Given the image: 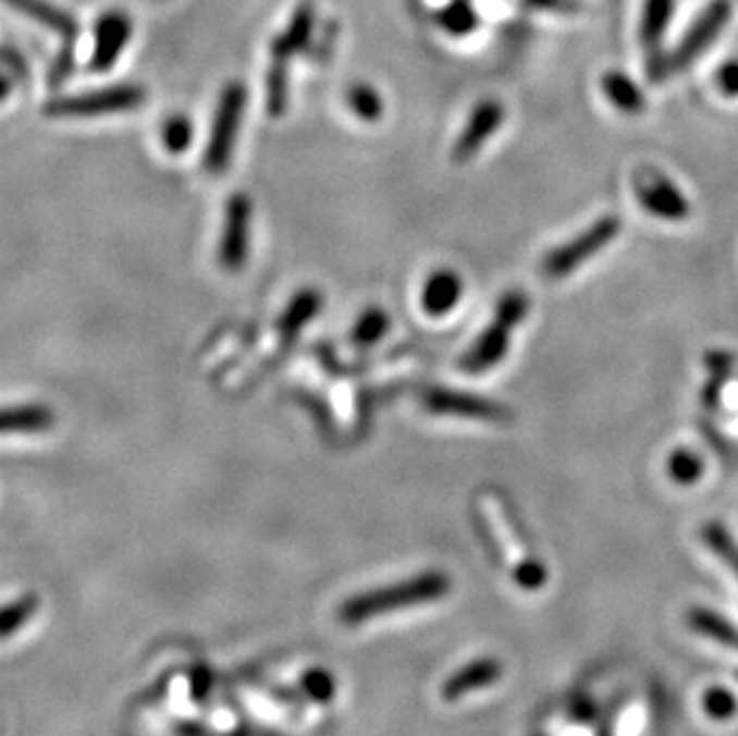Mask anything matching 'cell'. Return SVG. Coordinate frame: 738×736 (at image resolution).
I'll list each match as a JSON object with an SVG mask.
<instances>
[{"label": "cell", "mask_w": 738, "mask_h": 736, "mask_svg": "<svg viewBox=\"0 0 738 736\" xmlns=\"http://www.w3.org/2000/svg\"><path fill=\"white\" fill-rule=\"evenodd\" d=\"M464 297V280L452 268H440V271L430 273L423 282L421 306L428 316L442 318L454 311Z\"/></svg>", "instance_id": "13"}, {"label": "cell", "mask_w": 738, "mask_h": 736, "mask_svg": "<svg viewBox=\"0 0 738 736\" xmlns=\"http://www.w3.org/2000/svg\"><path fill=\"white\" fill-rule=\"evenodd\" d=\"M36 610H39V598L34 596H24L15 600V603L0 608V639H10L12 634L22 629L34 617Z\"/></svg>", "instance_id": "22"}, {"label": "cell", "mask_w": 738, "mask_h": 736, "mask_svg": "<svg viewBox=\"0 0 738 736\" xmlns=\"http://www.w3.org/2000/svg\"><path fill=\"white\" fill-rule=\"evenodd\" d=\"M246 108V89L242 82H230L220 94V101L216 108L211 137H208L204 151V168L211 175H223L232 163V154H235L242 115Z\"/></svg>", "instance_id": "2"}, {"label": "cell", "mask_w": 738, "mask_h": 736, "mask_svg": "<svg viewBox=\"0 0 738 736\" xmlns=\"http://www.w3.org/2000/svg\"><path fill=\"white\" fill-rule=\"evenodd\" d=\"M504 122V106L497 101V98H485V101L478 103L466 125L459 134L457 144L452 149V161L454 163H469L471 158L483 149L485 142L495 134Z\"/></svg>", "instance_id": "9"}, {"label": "cell", "mask_w": 738, "mask_h": 736, "mask_svg": "<svg viewBox=\"0 0 738 736\" xmlns=\"http://www.w3.org/2000/svg\"><path fill=\"white\" fill-rule=\"evenodd\" d=\"M672 15H674V0H643L641 29H638V36H641V44L648 51V56L660 51L662 36L669 27Z\"/></svg>", "instance_id": "19"}, {"label": "cell", "mask_w": 738, "mask_h": 736, "mask_svg": "<svg viewBox=\"0 0 738 736\" xmlns=\"http://www.w3.org/2000/svg\"><path fill=\"white\" fill-rule=\"evenodd\" d=\"M321 306H323V294L316 287H304L294 294L292 302L287 304V309L282 311L280 321H278V335L282 340V345H290L292 340H297L302 330L313 321L318 311H321Z\"/></svg>", "instance_id": "14"}, {"label": "cell", "mask_w": 738, "mask_h": 736, "mask_svg": "<svg viewBox=\"0 0 738 736\" xmlns=\"http://www.w3.org/2000/svg\"><path fill=\"white\" fill-rule=\"evenodd\" d=\"M435 24L450 36H469L481 24V15L471 5V0H450V3L435 12Z\"/></svg>", "instance_id": "20"}, {"label": "cell", "mask_w": 738, "mask_h": 736, "mask_svg": "<svg viewBox=\"0 0 738 736\" xmlns=\"http://www.w3.org/2000/svg\"><path fill=\"white\" fill-rule=\"evenodd\" d=\"M502 674V665L497 660H476L471 665L462 667L457 674H452V677L442 684V698L445 701H459L466 694L478 691V689H485V686L495 684Z\"/></svg>", "instance_id": "15"}, {"label": "cell", "mask_w": 738, "mask_h": 736, "mask_svg": "<svg viewBox=\"0 0 738 736\" xmlns=\"http://www.w3.org/2000/svg\"><path fill=\"white\" fill-rule=\"evenodd\" d=\"M528 5L536 8V10H552V12H569L576 10L574 3L569 0H526Z\"/></svg>", "instance_id": "34"}, {"label": "cell", "mask_w": 738, "mask_h": 736, "mask_svg": "<svg viewBox=\"0 0 738 736\" xmlns=\"http://www.w3.org/2000/svg\"><path fill=\"white\" fill-rule=\"evenodd\" d=\"M421 404L430 414L440 416H457V419L485 421L497 426L514 421V412L504 407V404L450 388H426L421 392Z\"/></svg>", "instance_id": "5"}, {"label": "cell", "mask_w": 738, "mask_h": 736, "mask_svg": "<svg viewBox=\"0 0 738 736\" xmlns=\"http://www.w3.org/2000/svg\"><path fill=\"white\" fill-rule=\"evenodd\" d=\"M450 588H452V581L447 574L426 572V574L414 576V579L383 586V588H373V591H366V593L344 600V603L337 608V620L342 624H349V627H354V624H364L392 610L433 603V600L445 598L450 593Z\"/></svg>", "instance_id": "1"}, {"label": "cell", "mask_w": 738, "mask_h": 736, "mask_svg": "<svg viewBox=\"0 0 738 736\" xmlns=\"http://www.w3.org/2000/svg\"><path fill=\"white\" fill-rule=\"evenodd\" d=\"M691 624H693L698 631H705L708 636H712V639H717V641L727 643V646H738L736 631L729 627L727 622L712 615V612L696 610L693 615H691Z\"/></svg>", "instance_id": "27"}, {"label": "cell", "mask_w": 738, "mask_h": 736, "mask_svg": "<svg viewBox=\"0 0 738 736\" xmlns=\"http://www.w3.org/2000/svg\"><path fill=\"white\" fill-rule=\"evenodd\" d=\"M731 15H734V0H712V3L696 17L691 29L684 34L679 46L672 51L669 56L672 72H679L688 65H693L698 56L715 44L719 32L729 24Z\"/></svg>", "instance_id": "7"}, {"label": "cell", "mask_w": 738, "mask_h": 736, "mask_svg": "<svg viewBox=\"0 0 738 736\" xmlns=\"http://www.w3.org/2000/svg\"><path fill=\"white\" fill-rule=\"evenodd\" d=\"M708 715L717 720H729L736 713V698L724 689H710L703 701Z\"/></svg>", "instance_id": "28"}, {"label": "cell", "mask_w": 738, "mask_h": 736, "mask_svg": "<svg viewBox=\"0 0 738 736\" xmlns=\"http://www.w3.org/2000/svg\"><path fill=\"white\" fill-rule=\"evenodd\" d=\"M10 91H12V82L3 75V72H0V103L5 101V98L10 96Z\"/></svg>", "instance_id": "35"}, {"label": "cell", "mask_w": 738, "mask_h": 736, "mask_svg": "<svg viewBox=\"0 0 738 736\" xmlns=\"http://www.w3.org/2000/svg\"><path fill=\"white\" fill-rule=\"evenodd\" d=\"M134 27L127 12L108 10L96 22V46L89 60L91 72H108L115 68L120 53L127 48Z\"/></svg>", "instance_id": "10"}, {"label": "cell", "mask_w": 738, "mask_h": 736, "mask_svg": "<svg viewBox=\"0 0 738 736\" xmlns=\"http://www.w3.org/2000/svg\"><path fill=\"white\" fill-rule=\"evenodd\" d=\"M622 218L607 213L598 218L593 225L586 228L581 235L564 242L562 247L552 249L543 259V275L548 280H562L571 275L578 266H583L588 259H593L602 249L619 237Z\"/></svg>", "instance_id": "3"}, {"label": "cell", "mask_w": 738, "mask_h": 736, "mask_svg": "<svg viewBox=\"0 0 738 736\" xmlns=\"http://www.w3.org/2000/svg\"><path fill=\"white\" fill-rule=\"evenodd\" d=\"M717 89L727 98H738V58L724 63L715 75Z\"/></svg>", "instance_id": "29"}, {"label": "cell", "mask_w": 738, "mask_h": 736, "mask_svg": "<svg viewBox=\"0 0 738 736\" xmlns=\"http://www.w3.org/2000/svg\"><path fill=\"white\" fill-rule=\"evenodd\" d=\"M251 218L254 206L246 194L237 192L230 196L225 204V220H223V237H220V266L230 273H239L244 263L249 261L251 249Z\"/></svg>", "instance_id": "8"}, {"label": "cell", "mask_w": 738, "mask_h": 736, "mask_svg": "<svg viewBox=\"0 0 738 736\" xmlns=\"http://www.w3.org/2000/svg\"><path fill=\"white\" fill-rule=\"evenodd\" d=\"M313 22H316V8L311 0H302L294 10V15L287 24V29H282L273 48H270V68L268 70H278V72H287L290 75V63L292 58L299 51H304L306 44H309L311 34H313Z\"/></svg>", "instance_id": "11"}, {"label": "cell", "mask_w": 738, "mask_h": 736, "mask_svg": "<svg viewBox=\"0 0 738 736\" xmlns=\"http://www.w3.org/2000/svg\"><path fill=\"white\" fill-rule=\"evenodd\" d=\"M727 380H729V373H712L710 376L708 385L703 388V392H700V400H703L705 409H717L719 407L724 388H727Z\"/></svg>", "instance_id": "30"}, {"label": "cell", "mask_w": 738, "mask_h": 736, "mask_svg": "<svg viewBox=\"0 0 738 736\" xmlns=\"http://www.w3.org/2000/svg\"><path fill=\"white\" fill-rule=\"evenodd\" d=\"M509 338L512 328L502 326L492 318L473 345L464 352V357L459 359V368L469 376H481L490 371V368H495L504 357H507Z\"/></svg>", "instance_id": "12"}, {"label": "cell", "mask_w": 738, "mask_h": 736, "mask_svg": "<svg viewBox=\"0 0 738 736\" xmlns=\"http://www.w3.org/2000/svg\"><path fill=\"white\" fill-rule=\"evenodd\" d=\"M516 579L521 581V586L526 588H538V586H543L545 581V569H543V564L536 562V560H528L524 567L516 572Z\"/></svg>", "instance_id": "32"}, {"label": "cell", "mask_w": 738, "mask_h": 736, "mask_svg": "<svg viewBox=\"0 0 738 736\" xmlns=\"http://www.w3.org/2000/svg\"><path fill=\"white\" fill-rule=\"evenodd\" d=\"M56 416L44 404H22V407L0 409V436L5 433H44L53 428Z\"/></svg>", "instance_id": "18"}, {"label": "cell", "mask_w": 738, "mask_h": 736, "mask_svg": "<svg viewBox=\"0 0 738 736\" xmlns=\"http://www.w3.org/2000/svg\"><path fill=\"white\" fill-rule=\"evenodd\" d=\"M528 309H531V302H528V294L521 290H509L507 294H502L497 306H495V318L497 323L507 326L512 330L519 328V323L528 316Z\"/></svg>", "instance_id": "25"}, {"label": "cell", "mask_w": 738, "mask_h": 736, "mask_svg": "<svg viewBox=\"0 0 738 736\" xmlns=\"http://www.w3.org/2000/svg\"><path fill=\"white\" fill-rule=\"evenodd\" d=\"M161 139L165 151H170L172 156H180L184 154L192 146L194 139V125L187 115H172L163 122V130H161Z\"/></svg>", "instance_id": "26"}, {"label": "cell", "mask_w": 738, "mask_h": 736, "mask_svg": "<svg viewBox=\"0 0 738 736\" xmlns=\"http://www.w3.org/2000/svg\"><path fill=\"white\" fill-rule=\"evenodd\" d=\"M0 65L10 68L20 79L27 77V63H24V58L17 51H12V48H8V46H0Z\"/></svg>", "instance_id": "33"}, {"label": "cell", "mask_w": 738, "mask_h": 736, "mask_svg": "<svg viewBox=\"0 0 738 736\" xmlns=\"http://www.w3.org/2000/svg\"><path fill=\"white\" fill-rule=\"evenodd\" d=\"M667 469H669V476H672V481H674V483H679V486H693V483L698 481V478L703 476V471H705V462H703V457L698 455V452L688 450V447H681V450L672 452Z\"/></svg>", "instance_id": "23"}, {"label": "cell", "mask_w": 738, "mask_h": 736, "mask_svg": "<svg viewBox=\"0 0 738 736\" xmlns=\"http://www.w3.org/2000/svg\"><path fill=\"white\" fill-rule=\"evenodd\" d=\"M146 101V89L139 84H118L75 96H60L46 103V115L51 118H96L137 110Z\"/></svg>", "instance_id": "4"}, {"label": "cell", "mask_w": 738, "mask_h": 736, "mask_svg": "<svg viewBox=\"0 0 738 736\" xmlns=\"http://www.w3.org/2000/svg\"><path fill=\"white\" fill-rule=\"evenodd\" d=\"M347 101L349 108L356 113V118L364 120V122H378L383 118V96H380L373 87H368V84H354L347 94Z\"/></svg>", "instance_id": "24"}, {"label": "cell", "mask_w": 738, "mask_h": 736, "mask_svg": "<svg viewBox=\"0 0 738 736\" xmlns=\"http://www.w3.org/2000/svg\"><path fill=\"white\" fill-rule=\"evenodd\" d=\"M634 194L643 211L655 216L660 220H669V223H679L691 216V204L676 184L662 175L657 168H641L634 175Z\"/></svg>", "instance_id": "6"}, {"label": "cell", "mask_w": 738, "mask_h": 736, "mask_svg": "<svg viewBox=\"0 0 738 736\" xmlns=\"http://www.w3.org/2000/svg\"><path fill=\"white\" fill-rule=\"evenodd\" d=\"M705 368L710 373H729L734 371L736 366V357L731 352H724V349H712L705 354Z\"/></svg>", "instance_id": "31"}, {"label": "cell", "mask_w": 738, "mask_h": 736, "mask_svg": "<svg viewBox=\"0 0 738 736\" xmlns=\"http://www.w3.org/2000/svg\"><path fill=\"white\" fill-rule=\"evenodd\" d=\"M3 3L10 5L12 10L22 12L24 17L34 20L36 24H41V27L60 34L67 44H72V39L77 36L75 17L67 15V12L60 10L58 5L48 3V0H3Z\"/></svg>", "instance_id": "16"}, {"label": "cell", "mask_w": 738, "mask_h": 736, "mask_svg": "<svg viewBox=\"0 0 738 736\" xmlns=\"http://www.w3.org/2000/svg\"><path fill=\"white\" fill-rule=\"evenodd\" d=\"M390 333V316L380 306H368L354 323L352 340L356 347H373L376 342L383 340Z\"/></svg>", "instance_id": "21"}, {"label": "cell", "mask_w": 738, "mask_h": 736, "mask_svg": "<svg viewBox=\"0 0 738 736\" xmlns=\"http://www.w3.org/2000/svg\"><path fill=\"white\" fill-rule=\"evenodd\" d=\"M600 89L607 101L626 115H638L645 110V96L641 87L622 70H610L600 79Z\"/></svg>", "instance_id": "17"}]
</instances>
